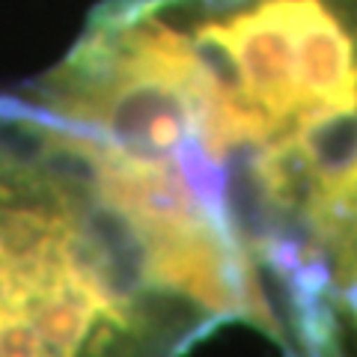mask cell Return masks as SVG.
<instances>
[{
    "mask_svg": "<svg viewBox=\"0 0 357 357\" xmlns=\"http://www.w3.org/2000/svg\"><path fill=\"white\" fill-rule=\"evenodd\" d=\"M215 321L84 140L21 93L0 98V357H182Z\"/></svg>",
    "mask_w": 357,
    "mask_h": 357,
    "instance_id": "6da1fadb",
    "label": "cell"
}]
</instances>
